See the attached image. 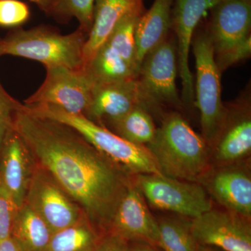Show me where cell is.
Listing matches in <instances>:
<instances>
[{"mask_svg":"<svg viewBox=\"0 0 251 251\" xmlns=\"http://www.w3.org/2000/svg\"><path fill=\"white\" fill-rule=\"evenodd\" d=\"M21 103L9 94H0V148L5 137L14 126V117Z\"/></svg>","mask_w":251,"mask_h":251,"instance_id":"f1b7e54d","label":"cell"},{"mask_svg":"<svg viewBox=\"0 0 251 251\" xmlns=\"http://www.w3.org/2000/svg\"><path fill=\"white\" fill-rule=\"evenodd\" d=\"M221 0H174L172 27L176 37V52L182 83V103L191 105L194 100V82L189 65L190 50L195 31L201 19Z\"/></svg>","mask_w":251,"mask_h":251,"instance_id":"7c38bea8","label":"cell"},{"mask_svg":"<svg viewBox=\"0 0 251 251\" xmlns=\"http://www.w3.org/2000/svg\"><path fill=\"white\" fill-rule=\"evenodd\" d=\"M0 251H22L11 237L0 241Z\"/></svg>","mask_w":251,"mask_h":251,"instance_id":"d6a6232c","label":"cell"},{"mask_svg":"<svg viewBox=\"0 0 251 251\" xmlns=\"http://www.w3.org/2000/svg\"><path fill=\"white\" fill-rule=\"evenodd\" d=\"M197 251H224L218 248L211 247V246L200 245L198 246Z\"/></svg>","mask_w":251,"mask_h":251,"instance_id":"836d02e7","label":"cell"},{"mask_svg":"<svg viewBox=\"0 0 251 251\" xmlns=\"http://www.w3.org/2000/svg\"><path fill=\"white\" fill-rule=\"evenodd\" d=\"M209 11L204 29L222 73L251 57V0H221Z\"/></svg>","mask_w":251,"mask_h":251,"instance_id":"5b68a950","label":"cell"},{"mask_svg":"<svg viewBox=\"0 0 251 251\" xmlns=\"http://www.w3.org/2000/svg\"><path fill=\"white\" fill-rule=\"evenodd\" d=\"M52 234L45 221L26 203L18 208L10 237L21 251H47Z\"/></svg>","mask_w":251,"mask_h":251,"instance_id":"ffe728a7","label":"cell"},{"mask_svg":"<svg viewBox=\"0 0 251 251\" xmlns=\"http://www.w3.org/2000/svg\"><path fill=\"white\" fill-rule=\"evenodd\" d=\"M108 232L128 243H145L159 248L158 221L133 179L117 206Z\"/></svg>","mask_w":251,"mask_h":251,"instance_id":"4fadbf2b","label":"cell"},{"mask_svg":"<svg viewBox=\"0 0 251 251\" xmlns=\"http://www.w3.org/2000/svg\"><path fill=\"white\" fill-rule=\"evenodd\" d=\"M1 39L0 38V44H1ZM1 57V56H0ZM0 94H8L7 92H6V90H4V87L1 85V82H0Z\"/></svg>","mask_w":251,"mask_h":251,"instance_id":"e575fe53","label":"cell"},{"mask_svg":"<svg viewBox=\"0 0 251 251\" xmlns=\"http://www.w3.org/2000/svg\"><path fill=\"white\" fill-rule=\"evenodd\" d=\"M14 128L37 166L49 173L79 204L100 233L108 232L133 176L65 124L29 112L15 111Z\"/></svg>","mask_w":251,"mask_h":251,"instance_id":"6da1fadb","label":"cell"},{"mask_svg":"<svg viewBox=\"0 0 251 251\" xmlns=\"http://www.w3.org/2000/svg\"><path fill=\"white\" fill-rule=\"evenodd\" d=\"M108 124L112 132L135 145L147 146L156 133L151 114L140 105H136L120 120Z\"/></svg>","mask_w":251,"mask_h":251,"instance_id":"603a6c76","label":"cell"},{"mask_svg":"<svg viewBox=\"0 0 251 251\" xmlns=\"http://www.w3.org/2000/svg\"><path fill=\"white\" fill-rule=\"evenodd\" d=\"M24 203L45 221L52 234L72 226L85 215L53 177L36 164Z\"/></svg>","mask_w":251,"mask_h":251,"instance_id":"30bf717a","label":"cell"},{"mask_svg":"<svg viewBox=\"0 0 251 251\" xmlns=\"http://www.w3.org/2000/svg\"><path fill=\"white\" fill-rule=\"evenodd\" d=\"M191 226L200 245L224 251H251L250 220L232 211L212 207L191 220Z\"/></svg>","mask_w":251,"mask_h":251,"instance_id":"8fae6325","label":"cell"},{"mask_svg":"<svg viewBox=\"0 0 251 251\" xmlns=\"http://www.w3.org/2000/svg\"><path fill=\"white\" fill-rule=\"evenodd\" d=\"M250 99L243 98L227 107L224 125L211 148L218 166L234 164L251 151Z\"/></svg>","mask_w":251,"mask_h":251,"instance_id":"5bb4252c","label":"cell"},{"mask_svg":"<svg viewBox=\"0 0 251 251\" xmlns=\"http://www.w3.org/2000/svg\"><path fill=\"white\" fill-rule=\"evenodd\" d=\"M94 251H128V243L110 232L100 234Z\"/></svg>","mask_w":251,"mask_h":251,"instance_id":"f546056e","label":"cell"},{"mask_svg":"<svg viewBox=\"0 0 251 251\" xmlns=\"http://www.w3.org/2000/svg\"><path fill=\"white\" fill-rule=\"evenodd\" d=\"M35 166L30 151L13 126L0 148V179L18 208L24 204Z\"/></svg>","mask_w":251,"mask_h":251,"instance_id":"2e32d148","label":"cell"},{"mask_svg":"<svg viewBox=\"0 0 251 251\" xmlns=\"http://www.w3.org/2000/svg\"><path fill=\"white\" fill-rule=\"evenodd\" d=\"M133 182L150 205L186 219H196L213 207L212 201L201 183L163 175H138Z\"/></svg>","mask_w":251,"mask_h":251,"instance_id":"ba28073f","label":"cell"},{"mask_svg":"<svg viewBox=\"0 0 251 251\" xmlns=\"http://www.w3.org/2000/svg\"><path fill=\"white\" fill-rule=\"evenodd\" d=\"M143 15L132 14L124 18L105 43L121 56L137 74L139 69L135 58V33L137 23Z\"/></svg>","mask_w":251,"mask_h":251,"instance_id":"d4e9b609","label":"cell"},{"mask_svg":"<svg viewBox=\"0 0 251 251\" xmlns=\"http://www.w3.org/2000/svg\"><path fill=\"white\" fill-rule=\"evenodd\" d=\"M174 0H154L135 28V58L140 70L144 58L169 36Z\"/></svg>","mask_w":251,"mask_h":251,"instance_id":"d6986e66","label":"cell"},{"mask_svg":"<svg viewBox=\"0 0 251 251\" xmlns=\"http://www.w3.org/2000/svg\"><path fill=\"white\" fill-rule=\"evenodd\" d=\"M24 105L29 112L35 115L65 124L74 128L104 156L131 176L146 174L162 175L146 146L127 141L85 115L69 114L51 105Z\"/></svg>","mask_w":251,"mask_h":251,"instance_id":"3957f363","label":"cell"},{"mask_svg":"<svg viewBox=\"0 0 251 251\" xmlns=\"http://www.w3.org/2000/svg\"><path fill=\"white\" fill-rule=\"evenodd\" d=\"M146 147L165 176L201 184L211 170L209 145L179 112L163 115L155 138Z\"/></svg>","mask_w":251,"mask_h":251,"instance_id":"7a4b0ae2","label":"cell"},{"mask_svg":"<svg viewBox=\"0 0 251 251\" xmlns=\"http://www.w3.org/2000/svg\"><path fill=\"white\" fill-rule=\"evenodd\" d=\"M196 59V105L201 112L202 135L212 147L224 125L227 107L221 97V74L205 29L195 31L192 42Z\"/></svg>","mask_w":251,"mask_h":251,"instance_id":"8992f818","label":"cell"},{"mask_svg":"<svg viewBox=\"0 0 251 251\" xmlns=\"http://www.w3.org/2000/svg\"><path fill=\"white\" fill-rule=\"evenodd\" d=\"M145 11L144 0H96L93 23L84 46L83 66L105 44L124 18L143 15Z\"/></svg>","mask_w":251,"mask_h":251,"instance_id":"ac0fdd59","label":"cell"},{"mask_svg":"<svg viewBox=\"0 0 251 251\" xmlns=\"http://www.w3.org/2000/svg\"><path fill=\"white\" fill-rule=\"evenodd\" d=\"M88 34L78 29L68 34L48 26L10 31L0 44V56L11 55L36 61L45 67L81 69Z\"/></svg>","mask_w":251,"mask_h":251,"instance_id":"277c9868","label":"cell"},{"mask_svg":"<svg viewBox=\"0 0 251 251\" xmlns=\"http://www.w3.org/2000/svg\"><path fill=\"white\" fill-rule=\"evenodd\" d=\"M138 105L141 103L137 77L95 85L90 106L83 115L102 125L120 120Z\"/></svg>","mask_w":251,"mask_h":251,"instance_id":"e0dca14e","label":"cell"},{"mask_svg":"<svg viewBox=\"0 0 251 251\" xmlns=\"http://www.w3.org/2000/svg\"><path fill=\"white\" fill-rule=\"evenodd\" d=\"M177 64L176 43L170 35L144 58L137 82L140 103L150 113L164 106L182 107L176 83Z\"/></svg>","mask_w":251,"mask_h":251,"instance_id":"52a82bcc","label":"cell"},{"mask_svg":"<svg viewBox=\"0 0 251 251\" xmlns=\"http://www.w3.org/2000/svg\"><path fill=\"white\" fill-rule=\"evenodd\" d=\"M96 0H57L49 14L57 20L67 21L76 18L79 28L89 34L94 20Z\"/></svg>","mask_w":251,"mask_h":251,"instance_id":"484cf974","label":"cell"},{"mask_svg":"<svg viewBox=\"0 0 251 251\" xmlns=\"http://www.w3.org/2000/svg\"><path fill=\"white\" fill-rule=\"evenodd\" d=\"M157 221L162 251H197L199 244L191 231V220L179 216H165Z\"/></svg>","mask_w":251,"mask_h":251,"instance_id":"cb8c5ba5","label":"cell"},{"mask_svg":"<svg viewBox=\"0 0 251 251\" xmlns=\"http://www.w3.org/2000/svg\"><path fill=\"white\" fill-rule=\"evenodd\" d=\"M201 184L224 209L251 220V177L248 168L237 163L211 168Z\"/></svg>","mask_w":251,"mask_h":251,"instance_id":"9a60e30c","label":"cell"},{"mask_svg":"<svg viewBox=\"0 0 251 251\" xmlns=\"http://www.w3.org/2000/svg\"><path fill=\"white\" fill-rule=\"evenodd\" d=\"M30 10L21 0H0V27L17 28L27 23Z\"/></svg>","mask_w":251,"mask_h":251,"instance_id":"4316f807","label":"cell"},{"mask_svg":"<svg viewBox=\"0 0 251 251\" xmlns=\"http://www.w3.org/2000/svg\"><path fill=\"white\" fill-rule=\"evenodd\" d=\"M93 85L136 78V72L105 44L82 68Z\"/></svg>","mask_w":251,"mask_h":251,"instance_id":"44dd1931","label":"cell"},{"mask_svg":"<svg viewBox=\"0 0 251 251\" xmlns=\"http://www.w3.org/2000/svg\"><path fill=\"white\" fill-rule=\"evenodd\" d=\"M101 234L85 215L52 234L46 251H94Z\"/></svg>","mask_w":251,"mask_h":251,"instance_id":"7402d4cb","label":"cell"},{"mask_svg":"<svg viewBox=\"0 0 251 251\" xmlns=\"http://www.w3.org/2000/svg\"><path fill=\"white\" fill-rule=\"evenodd\" d=\"M28 1L34 3L37 5L38 7L41 11H44L46 14H49L50 11L53 7L57 0H28Z\"/></svg>","mask_w":251,"mask_h":251,"instance_id":"1f68e13d","label":"cell"},{"mask_svg":"<svg viewBox=\"0 0 251 251\" xmlns=\"http://www.w3.org/2000/svg\"><path fill=\"white\" fill-rule=\"evenodd\" d=\"M18 207L0 179V241L10 237Z\"/></svg>","mask_w":251,"mask_h":251,"instance_id":"83f0119b","label":"cell"},{"mask_svg":"<svg viewBox=\"0 0 251 251\" xmlns=\"http://www.w3.org/2000/svg\"><path fill=\"white\" fill-rule=\"evenodd\" d=\"M45 80L25 100L24 105L57 107L74 115H85L90 106L93 84L81 69L46 67Z\"/></svg>","mask_w":251,"mask_h":251,"instance_id":"9c48e42d","label":"cell"},{"mask_svg":"<svg viewBox=\"0 0 251 251\" xmlns=\"http://www.w3.org/2000/svg\"><path fill=\"white\" fill-rule=\"evenodd\" d=\"M128 251H160L158 248L145 243H128Z\"/></svg>","mask_w":251,"mask_h":251,"instance_id":"4dcf8cb0","label":"cell"}]
</instances>
